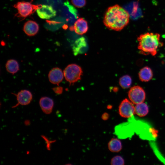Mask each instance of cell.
<instances>
[{
    "label": "cell",
    "mask_w": 165,
    "mask_h": 165,
    "mask_svg": "<svg viewBox=\"0 0 165 165\" xmlns=\"http://www.w3.org/2000/svg\"><path fill=\"white\" fill-rule=\"evenodd\" d=\"M160 34L157 33L147 32L140 35L137 40L140 53L144 55L155 56L158 49L163 45L160 41Z\"/></svg>",
    "instance_id": "7a4b0ae2"
},
{
    "label": "cell",
    "mask_w": 165,
    "mask_h": 165,
    "mask_svg": "<svg viewBox=\"0 0 165 165\" xmlns=\"http://www.w3.org/2000/svg\"><path fill=\"white\" fill-rule=\"evenodd\" d=\"M149 108L148 105L143 102L136 104L135 107V113L138 116L143 117L148 113Z\"/></svg>",
    "instance_id": "2e32d148"
},
{
    "label": "cell",
    "mask_w": 165,
    "mask_h": 165,
    "mask_svg": "<svg viewBox=\"0 0 165 165\" xmlns=\"http://www.w3.org/2000/svg\"><path fill=\"white\" fill-rule=\"evenodd\" d=\"M111 164L112 165H123L124 164V160L121 156H116L112 158Z\"/></svg>",
    "instance_id": "d6986e66"
},
{
    "label": "cell",
    "mask_w": 165,
    "mask_h": 165,
    "mask_svg": "<svg viewBox=\"0 0 165 165\" xmlns=\"http://www.w3.org/2000/svg\"><path fill=\"white\" fill-rule=\"evenodd\" d=\"M128 95L130 101L135 104L143 102L146 97L144 90L139 86L131 87L128 92Z\"/></svg>",
    "instance_id": "8992f818"
},
{
    "label": "cell",
    "mask_w": 165,
    "mask_h": 165,
    "mask_svg": "<svg viewBox=\"0 0 165 165\" xmlns=\"http://www.w3.org/2000/svg\"><path fill=\"white\" fill-rule=\"evenodd\" d=\"M64 74L61 70L57 67L52 68L48 74L50 82L53 84L58 85L63 80Z\"/></svg>",
    "instance_id": "30bf717a"
},
{
    "label": "cell",
    "mask_w": 165,
    "mask_h": 165,
    "mask_svg": "<svg viewBox=\"0 0 165 165\" xmlns=\"http://www.w3.org/2000/svg\"><path fill=\"white\" fill-rule=\"evenodd\" d=\"M82 73L81 67L75 64L68 65L64 71L65 78L70 84L80 79Z\"/></svg>",
    "instance_id": "3957f363"
},
{
    "label": "cell",
    "mask_w": 165,
    "mask_h": 165,
    "mask_svg": "<svg viewBox=\"0 0 165 165\" xmlns=\"http://www.w3.org/2000/svg\"><path fill=\"white\" fill-rule=\"evenodd\" d=\"M119 112L121 116L125 118H130L135 113V107L131 102L125 99L120 104Z\"/></svg>",
    "instance_id": "52a82bcc"
},
{
    "label": "cell",
    "mask_w": 165,
    "mask_h": 165,
    "mask_svg": "<svg viewBox=\"0 0 165 165\" xmlns=\"http://www.w3.org/2000/svg\"><path fill=\"white\" fill-rule=\"evenodd\" d=\"M13 94L16 96L18 102L13 108H15L19 105H27L30 103L32 100V94L31 92L27 90H22L17 94Z\"/></svg>",
    "instance_id": "9c48e42d"
},
{
    "label": "cell",
    "mask_w": 165,
    "mask_h": 165,
    "mask_svg": "<svg viewBox=\"0 0 165 165\" xmlns=\"http://www.w3.org/2000/svg\"><path fill=\"white\" fill-rule=\"evenodd\" d=\"M23 30L24 32L28 35L32 36L37 33L39 30V26L35 22L29 20L24 24Z\"/></svg>",
    "instance_id": "4fadbf2b"
},
{
    "label": "cell",
    "mask_w": 165,
    "mask_h": 165,
    "mask_svg": "<svg viewBox=\"0 0 165 165\" xmlns=\"http://www.w3.org/2000/svg\"><path fill=\"white\" fill-rule=\"evenodd\" d=\"M54 92L57 94H61L63 91V88L62 87L58 86L55 87L52 89Z\"/></svg>",
    "instance_id": "44dd1931"
},
{
    "label": "cell",
    "mask_w": 165,
    "mask_h": 165,
    "mask_svg": "<svg viewBox=\"0 0 165 165\" xmlns=\"http://www.w3.org/2000/svg\"><path fill=\"white\" fill-rule=\"evenodd\" d=\"M39 104L45 114H49L51 113L54 106L53 101L52 99L47 97H42L39 100Z\"/></svg>",
    "instance_id": "8fae6325"
},
{
    "label": "cell",
    "mask_w": 165,
    "mask_h": 165,
    "mask_svg": "<svg viewBox=\"0 0 165 165\" xmlns=\"http://www.w3.org/2000/svg\"><path fill=\"white\" fill-rule=\"evenodd\" d=\"M132 83V79L130 77L126 75L122 77L119 79V84L120 86L123 89L129 88Z\"/></svg>",
    "instance_id": "ac0fdd59"
},
{
    "label": "cell",
    "mask_w": 165,
    "mask_h": 165,
    "mask_svg": "<svg viewBox=\"0 0 165 165\" xmlns=\"http://www.w3.org/2000/svg\"><path fill=\"white\" fill-rule=\"evenodd\" d=\"M74 29L76 34L79 35H82L86 33L88 30L87 22L84 19L79 18L75 22Z\"/></svg>",
    "instance_id": "7c38bea8"
},
{
    "label": "cell",
    "mask_w": 165,
    "mask_h": 165,
    "mask_svg": "<svg viewBox=\"0 0 165 165\" xmlns=\"http://www.w3.org/2000/svg\"><path fill=\"white\" fill-rule=\"evenodd\" d=\"M109 150L112 152H118L122 149L121 141L119 139L116 138L112 139L108 144Z\"/></svg>",
    "instance_id": "9a60e30c"
},
{
    "label": "cell",
    "mask_w": 165,
    "mask_h": 165,
    "mask_svg": "<svg viewBox=\"0 0 165 165\" xmlns=\"http://www.w3.org/2000/svg\"><path fill=\"white\" fill-rule=\"evenodd\" d=\"M130 16L126 9L116 4L108 8L105 12L103 22L108 28L120 31L129 24Z\"/></svg>",
    "instance_id": "6da1fadb"
},
{
    "label": "cell",
    "mask_w": 165,
    "mask_h": 165,
    "mask_svg": "<svg viewBox=\"0 0 165 165\" xmlns=\"http://www.w3.org/2000/svg\"><path fill=\"white\" fill-rule=\"evenodd\" d=\"M24 123L26 126H29L30 124V122L29 120H27L25 121Z\"/></svg>",
    "instance_id": "603a6c76"
},
{
    "label": "cell",
    "mask_w": 165,
    "mask_h": 165,
    "mask_svg": "<svg viewBox=\"0 0 165 165\" xmlns=\"http://www.w3.org/2000/svg\"><path fill=\"white\" fill-rule=\"evenodd\" d=\"M109 117L108 115V113H105L103 114L102 118V119L105 120L107 119Z\"/></svg>",
    "instance_id": "7402d4cb"
},
{
    "label": "cell",
    "mask_w": 165,
    "mask_h": 165,
    "mask_svg": "<svg viewBox=\"0 0 165 165\" xmlns=\"http://www.w3.org/2000/svg\"><path fill=\"white\" fill-rule=\"evenodd\" d=\"M17 9V15L19 17L25 18L33 13L38 8L28 2H19L14 6Z\"/></svg>",
    "instance_id": "5b68a950"
},
{
    "label": "cell",
    "mask_w": 165,
    "mask_h": 165,
    "mask_svg": "<svg viewBox=\"0 0 165 165\" xmlns=\"http://www.w3.org/2000/svg\"><path fill=\"white\" fill-rule=\"evenodd\" d=\"M6 68L8 72L13 74L16 73L19 70L18 63L14 59L8 60L6 63Z\"/></svg>",
    "instance_id": "e0dca14e"
},
{
    "label": "cell",
    "mask_w": 165,
    "mask_h": 165,
    "mask_svg": "<svg viewBox=\"0 0 165 165\" xmlns=\"http://www.w3.org/2000/svg\"><path fill=\"white\" fill-rule=\"evenodd\" d=\"M36 10L38 16L42 19H49L55 16L56 14V11L52 6L48 5L38 6Z\"/></svg>",
    "instance_id": "ba28073f"
},
{
    "label": "cell",
    "mask_w": 165,
    "mask_h": 165,
    "mask_svg": "<svg viewBox=\"0 0 165 165\" xmlns=\"http://www.w3.org/2000/svg\"><path fill=\"white\" fill-rule=\"evenodd\" d=\"M138 75L139 79L141 81L146 82L152 79L153 73L150 68L145 67L140 71Z\"/></svg>",
    "instance_id": "5bb4252c"
},
{
    "label": "cell",
    "mask_w": 165,
    "mask_h": 165,
    "mask_svg": "<svg viewBox=\"0 0 165 165\" xmlns=\"http://www.w3.org/2000/svg\"><path fill=\"white\" fill-rule=\"evenodd\" d=\"M74 6L77 8H82L85 6L86 3V0H71Z\"/></svg>",
    "instance_id": "ffe728a7"
},
{
    "label": "cell",
    "mask_w": 165,
    "mask_h": 165,
    "mask_svg": "<svg viewBox=\"0 0 165 165\" xmlns=\"http://www.w3.org/2000/svg\"><path fill=\"white\" fill-rule=\"evenodd\" d=\"M133 131L132 123L129 120L128 122L119 124L115 127L114 134L119 139H124L130 137Z\"/></svg>",
    "instance_id": "277c9868"
}]
</instances>
